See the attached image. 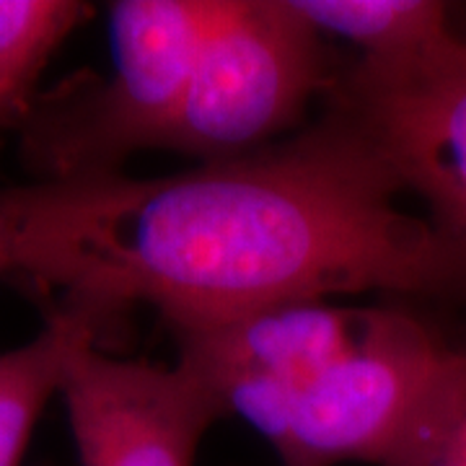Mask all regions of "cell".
<instances>
[{
	"instance_id": "1",
	"label": "cell",
	"mask_w": 466,
	"mask_h": 466,
	"mask_svg": "<svg viewBox=\"0 0 466 466\" xmlns=\"http://www.w3.org/2000/svg\"><path fill=\"white\" fill-rule=\"evenodd\" d=\"M332 109L314 127L174 177L50 182L39 290L101 321L148 303L177 334L348 293L466 300L428 218Z\"/></svg>"
},
{
	"instance_id": "2",
	"label": "cell",
	"mask_w": 466,
	"mask_h": 466,
	"mask_svg": "<svg viewBox=\"0 0 466 466\" xmlns=\"http://www.w3.org/2000/svg\"><path fill=\"white\" fill-rule=\"evenodd\" d=\"M213 0H116L112 73L39 96L18 133L36 182L119 174L143 148H164L179 112Z\"/></svg>"
},
{
	"instance_id": "3",
	"label": "cell",
	"mask_w": 466,
	"mask_h": 466,
	"mask_svg": "<svg viewBox=\"0 0 466 466\" xmlns=\"http://www.w3.org/2000/svg\"><path fill=\"white\" fill-rule=\"evenodd\" d=\"M332 84L321 34L293 0H213L164 148L205 164L267 148Z\"/></svg>"
},
{
	"instance_id": "4",
	"label": "cell",
	"mask_w": 466,
	"mask_h": 466,
	"mask_svg": "<svg viewBox=\"0 0 466 466\" xmlns=\"http://www.w3.org/2000/svg\"><path fill=\"white\" fill-rule=\"evenodd\" d=\"M327 109L363 135L401 192H415L466 278V39L453 32L394 60L334 73Z\"/></svg>"
},
{
	"instance_id": "5",
	"label": "cell",
	"mask_w": 466,
	"mask_h": 466,
	"mask_svg": "<svg viewBox=\"0 0 466 466\" xmlns=\"http://www.w3.org/2000/svg\"><path fill=\"white\" fill-rule=\"evenodd\" d=\"M451 348L400 309H370L363 332L299 394L283 466H381L449 363Z\"/></svg>"
},
{
	"instance_id": "6",
	"label": "cell",
	"mask_w": 466,
	"mask_h": 466,
	"mask_svg": "<svg viewBox=\"0 0 466 466\" xmlns=\"http://www.w3.org/2000/svg\"><path fill=\"white\" fill-rule=\"evenodd\" d=\"M60 394L81 466H192L205 431L226 415L182 360H122L96 342L73 352Z\"/></svg>"
},
{
	"instance_id": "7",
	"label": "cell",
	"mask_w": 466,
	"mask_h": 466,
	"mask_svg": "<svg viewBox=\"0 0 466 466\" xmlns=\"http://www.w3.org/2000/svg\"><path fill=\"white\" fill-rule=\"evenodd\" d=\"M370 309L300 300L177 334L179 360L278 449L299 394L363 332Z\"/></svg>"
},
{
	"instance_id": "8",
	"label": "cell",
	"mask_w": 466,
	"mask_h": 466,
	"mask_svg": "<svg viewBox=\"0 0 466 466\" xmlns=\"http://www.w3.org/2000/svg\"><path fill=\"white\" fill-rule=\"evenodd\" d=\"M94 14L81 0H0V137L21 133L52 55Z\"/></svg>"
},
{
	"instance_id": "9",
	"label": "cell",
	"mask_w": 466,
	"mask_h": 466,
	"mask_svg": "<svg viewBox=\"0 0 466 466\" xmlns=\"http://www.w3.org/2000/svg\"><path fill=\"white\" fill-rule=\"evenodd\" d=\"M319 34L352 42L360 57L394 60L453 34L451 5L438 0H293Z\"/></svg>"
},
{
	"instance_id": "10",
	"label": "cell",
	"mask_w": 466,
	"mask_h": 466,
	"mask_svg": "<svg viewBox=\"0 0 466 466\" xmlns=\"http://www.w3.org/2000/svg\"><path fill=\"white\" fill-rule=\"evenodd\" d=\"M443 376L446 368L428 397L420 401L381 466H466V438L451 410Z\"/></svg>"
},
{
	"instance_id": "11",
	"label": "cell",
	"mask_w": 466,
	"mask_h": 466,
	"mask_svg": "<svg viewBox=\"0 0 466 466\" xmlns=\"http://www.w3.org/2000/svg\"><path fill=\"white\" fill-rule=\"evenodd\" d=\"M443 386L449 394L451 410L456 415V422L461 428L466 438V352L464 350L453 348L451 352L449 366H446V376H443Z\"/></svg>"
},
{
	"instance_id": "12",
	"label": "cell",
	"mask_w": 466,
	"mask_h": 466,
	"mask_svg": "<svg viewBox=\"0 0 466 466\" xmlns=\"http://www.w3.org/2000/svg\"><path fill=\"white\" fill-rule=\"evenodd\" d=\"M24 451H26V446L18 438L16 428H14L11 417L0 401V466H18L24 459Z\"/></svg>"
},
{
	"instance_id": "13",
	"label": "cell",
	"mask_w": 466,
	"mask_h": 466,
	"mask_svg": "<svg viewBox=\"0 0 466 466\" xmlns=\"http://www.w3.org/2000/svg\"><path fill=\"white\" fill-rule=\"evenodd\" d=\"M459 350H464V352H466V348H459Z\"/></svg>"
}]
</instances>
